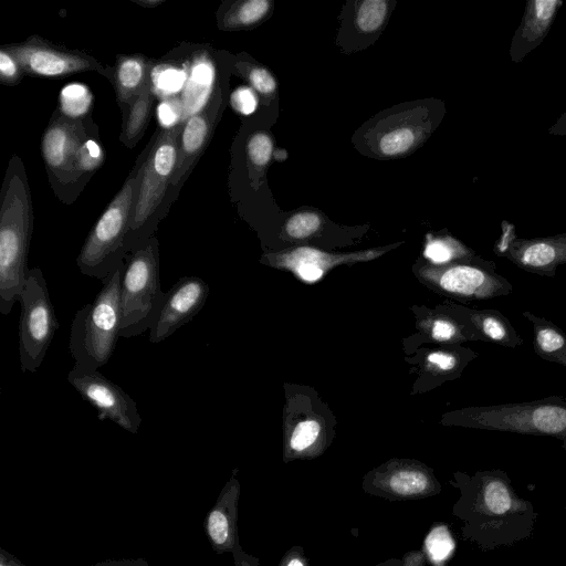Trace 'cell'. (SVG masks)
Listing matches in <instances>:
<instances>
[{"label": "cell", "instance_id": "ab89813d", "mask_svg": "<svg viewBox=\"0 0 566 566\" xmlns=\"http://www.w3.org/2000/svg\"><path fill=\"white\" fill-rule=\"evenodd\" d=\"M0 566H25L14 555L0 548Z\"/></svg>", "mask_w": 566, "mask_h": 566}, {"label": "cell", "instance_id": "d4e9b609", "mask_svg": "<svg viewBox=\"0 0 566 566\" xmlns=\"http://www.w3.org/2000/svg\"><path fill=\"white\" fill-rule=\"evenodd\" d=\"M423 255L432 263L443 265L474 253L452 238L428 237Z\"/></svg>", "mask_w": 566, "mask_h": 566}, {"label": "cell", "instance_id": "f35d334b", "mask_svg": "<svg viewBox=\"0 0 566 566\" xmlns=\"http://www.w3.org/2000/svg\"><path fill=\"white\" fill-rule=\"evenodd\" d=\"M91 566H150V565L143 558H136V559L122 558V559H107V560L98 562Z\"/></svg>", "mask_w": 566, "mask_h": 566}, {"label": "cell", "instance_id": "83f0119b", "mask_svg": "<svg viewBox=\"0 0 566 566\" xmlns=\"http://www.w3.org/2000/svg\"><path fill=\"white\" fill-rule=\"evenodd\" d=\"M394 492L400 495H412L424 491L428 478L424 473L415 470H403L395 473L389 481Z\"/></svg>", "mask_w": 566, "mask_h": 566}, {"label": "cell", "instance_id": "277c9868", "mask_svg": "<svg viewBox=\"0 0 566 566\" xmlns=\"http://www.w3.org/2000/svg\"><path fill=\"white\" fill-rule=\"evenodd\" d=\"M158 241L150 238L132 252L120 279L119 337L130 338L149 331L163 304Z\"/></svg>", "mask_w": 566, "mask_h": 566}, {"label": "cell", "instance_id": "52a82bcc", "mask_svg": "<svg viewBox=\"0 0 566 566\" xmlns=\"http://www.w3.org/2000/svg\"><path fill=\"white\" fill-rule=\"evenodd\" d=\"M18 327L19 358L22 373H35L44 360L59 322L48 285L39 268L31 269L21 291Z\"/></svg>", "mask_w": 566, "mask_h": 566}, {"label": "cell", "instance_id": "9a60e30c", "mask_svg": "<svg viewBox=\"0 0 566 566\" xmlns=\"http://www.w3.org/2000/svg\"><path fill=\"white\" fill-rule=\"evenodd\" d=\"M562 4L560 0L527 1L522 21L511 42L510 55L513 62H521L543 42Z\"/></svg>", "mask_w": 566, "mask_h": 566}, {"label": "cell", "instance_id": "8d00e7d4", "mask_svg": "<svg viewBox=\"0 0 566 566\" xmlns=\"http://www.w3.org/2000/svg\"><path fill=\"white\" fill-rule=\"evenodd\" d=\"M20 66L14 57L4 49L0 51V75L8 84L19 81Z\"/></svg>", "mask_w": 566, "mask_h": 566}, {"label": "cell", "instance_id": "8992f818", "mask_svg": "<svg viewBox=\"0 0 566 566\" xmlns=\"http://www.w3.org/2000/svg\"><path fill=\"white\" fill-rule=\"evenodd\" d=\"M184 123L166 129L155 142L142 169L140 185L125 238V251L145 244L144 227L161 202L176 169Z\"/></svg>", "mask_w": 566, "mask_h": 566}, {"label": "cell", "instance_id": "d590c367", "mask_svg": "<svg viewBox=\"0 0 566 566\" xmlns=\"http://www.w3.org/2000/svg\"><path fill=\"white\" fill-rule=\"evenodd\" d=\"M231 104L239 113L250 115L255 111L258 99L251 88L242 86L232 93Z\"/></svg>", "mask_w": 566, "mask_h": 566}, {"label": "cell", "instance_id": "ba28073f", "mask_svg": "<svg viewBox=\"0 0 566 566\" xmlns=\"http://www.w3.org/2000/svg\"><path fill=\"white\" fill-rule=\"evenodd\" d=\"M493 261L472 255L426 270L424 276L443 293L463 301L490 300L512 293V283Z\"/></svg>", "mask_w": 566, "mask_h": 566}, {"label": "cell", "instance_id": "7bdbcfd3", "mask_svg": "<svg viewBox=\"0 0 566 566\" xmlns=\"http://www.w3.org/2000/svg\"><path fill=\"white\" fill-rule=\"evenodd\" d=\"M287 566H304V565L302 564V562L300 559L293 558V559L290 560Z\"/></svg>", "mask_w": 566, "mask_h": 566}, {"label": "cell", "instance_id": "ac0fdd59", "mask_svg": "<svg viewBox=\"0 0 566 566\" xmlns=\"http://www.w3.org/2000/svg\"><path fill=\"white\" fill-rule=\"evenodd\" d=\"M476 340L490 342L507 348L523 345L524 340L509 318L497 310H468Z\"/></svg>", "mask_w": 566, "mask_h": 566}, {"label": "cell", "instance_id": "7c38bea8", "mask_svg": "<svg viewBox=\"0 0 566 566\" xmlns=\"http://www.w3.org/2000/svg\"><path fill=\"white\" fill-rule=\"evenodd\" d=\"M4 49L22 71L31 74L60 76L87 70L102 71V66L93 57L55 48L38 36Z\"/></svg>", "mask_w": 566, "mask_h": 566}, {"label": "cell", "instance_id": "d6986e66", "mask_svg": "<svg viewBox=\"0 0 566 566\" xmlns=\"http://www.w3.org/2000/svg\"><path fill=\"white\" fill-rule=\"evenodd\" d=\"M522 315L532 324L535 354L566 368V333L553 322L532 312L524 311Z\"/></svg>", "mask_w": 566, "mask_h": 566}, {"label": "cell", "instance_id": "4fadbf2b", "mask_svg": "<svg viewBox=\"0 0 566 566\" xmlns=\"http://www.w3.org/2000/svg\"><path fill=\"white\" fill-rule=\"evenodd\" d=\"M384 252V250H368L349 254H332L315 248L298 247L281 253L269 254L266 259L274 266L290 270L303 282L314 283L335 265L368 261Z\"/></svg>", "mask_w": 566, "mask_h": 566}, {"label": "cell", "instance_id": "ffe728a7", "mask_svg": "<svg viewBox=\"0 0 566 566\" xmlns=\"http://www.w3.org/2000/svg\"><path fill=\"white\" fill-rule=\"evenodd\" d=\"M150 77L147 63L139 56H123L115 71V86L120 103L133 104Z\"/></svg>", "mask_w": 566, "mask_h": 566}, {"label": "cell", "instance_id": "f1b7e54d", "mask_svg": "<svg viewBox=\"0 0 566 566\" xmlns=\"http://www.w3.org/2000/svg\"><path fill=\"white\" fill-rule=\"evenodd\" d=\"M387 14V2L382 0H366L357 11V24L365 32L376 31Z\"/></svg>", "mask_w": 566, "mask_h": 566}, {"label": "cell", "instance_id": "7a4b0ae2", "mask_svg": "<svg viewBox=\"0 0 566 566\" xmlns=\"http://www.w3.org/2000/svg\"><path fill=\"white\" fill-rule=\"evenodd\" d=\"M32 210L23 178L13 175L6 186L0 210V312L10 314L29 276Z\"/></svg>", "mask_w": 566, "mask_h": 566}, {"label": "cell", "instance_id": "836d02e7", "mask_svg": "<svg viewBox=\"0 0 566 566\" xmlns=\"http://www.w3.org/2000/svg\"><path fill=\"white\" fill-rule=\"evenodd\" d=\"M184 108L180 97L171 96L161 102L157 106V118L159 124L170 129L182 123Z\"/></svg>", "mask_w": 566, "mask_h": 566}, {"label": "cell", "instance_id": "1f68e13d", "mask_svg": "<svg viewBox=\"0 0 566 566\" xmlns=\"http://www.w3.org/2000/svg\"><path fill=\"white\" fill-rule=\"evenodd\" d=\"M103 158L104 154L99 144L92 138H86L77 154L75 163L76 177L83 172L96 169L102 164Z\"/></svg>", "mask_w": 566, "mask_h": 566}, {"label": "cell", "instance_id": "44dd1931", "mask_svg": "<svg viewBox=\"0 0 566 566\" xmlns=\"http://www.w3.org/2000/svg\"><path fill=\"white\" fill-rule=\"evenodd\" d=\"M230 486H226L205 520L206 535L212 548L218 553L227 551L232 542V521L228 509L233 494L230 492Z\"/></svg>", "mask_w": 566, "mask_h": 566}, {"label": "cell", "instance_id": "9c48e42d", "mask_svg": "<svg viewBox=\"0 0 566 566\" xmlns=\"http://www.w3.org/2000/svg\"><path fill=\"white\" fill-rule=\"evenodd\" d=\"M67 381L96 409L98 420H109L134 434L139 431L143 420L136 401L99 370H82L73 366Z\"/></svg>", "mask_w": 566, "mask_h": 566}, {"label": "cell", "instance_id": "4dcf8cb0", "mask_svg": "<svg viewBox=\"0 0 566 566\" xmlns=\"http://www.w3.org/2000/svg\"><path fill=\"white\" fill-rule=\"evenodd\" d=\"M321 226V218L315 212H300L292 216L286 224V233L294 239H304L315 233Z\"/></svg>", "mask_w": 566, "mask_h": 566}, {"label": "cell", "instance_id": "6da1fadb", "mask_svg": "<svg viewBox=\"0 0 566 566\" xmlns=\"http://www.w3.org/2000/svg\"><path fill=\"white\" fill-rule=\"evenodd\" d=\"M124 264L102 281L99 292L75 313L72 321L69 349L74 366L82 370H98L108 363L116 348Z\"/></svg>", "mask_w": 566, "mask_h": 566}, {"label": "cell", "instance_id": "30bf717a", "mask_svg": "<svg viewBox=\"0 0 566 566\" xmlns=\"http://www.w3.org/2000/svg\"><path fill=\"white\" fill-rule=\"evenodd\" d=\"M502 235L494 245V253L506 258L521 270L554 277L558 265L566 264V233L545 238L522 239L514 226L502 223Z\"/></svg>", "mask_w": 566, "mask_h": 566}, {"label": "cell", "instance_id": "d6a6232c", "mask_svg": "<svg viewBox=\"0 0 566 566\" xmlns=\"http://www.w3.org/2000/svg\"><path fill=\"white\" fill-rule=\"evenodd\" d=\"M321 424L314 419L298 422L290 439V446L295 451H303L311 447L318 438Z\"/></svg>", "mask_w": 566, "mask_h": 566}, {"label": "cell", "instance_id": "5b68a950", "mask_svg": "<svg viewBox=\"0 0 566 566\" xmlns=\"http://www.w3.org/2000/svg\"><path fill=\"white\" fill-rule=\"evenodd\" d=\"M137 189V178H128L87 235L76 259L84 275L103 281L124 263L125 238Z\"/></svg>", "mask_w": 566, "mask_h": 566}, {"label": "cell", "instance_id": "5bb4252c", "mask_svg": "<svg viewBox=\"0 0 566 566\" xmlns=\"http://www.w3.org/2000/svg\"><path fill=\"white\" fill-rule=\"evenodd\" d=\"M85 139L80 120L64 115L55 117L42 138V154L48 167L60 177H76L75 163Z\"/></svg>", "mask_w": 566, "mask_h": 566}, {"label": "cell", "instance_id": "603a6c76", "mask_svg": "<svg viewBox=\"0 0 566 566\" xmlns=\"http://www.w3.org/2000/svg\"><path fill=\"white\" fill-rule=\"evenodd\" d=\"M188 77V71L172 65H157L150 71V82L154 94L161 99L176 96L182 92Z\"/></svg>", "mask_w": 566, "mask_h": 566}, {"label": "cell", "instance_id": "e575fe53", "mask_svg": "<svg viewBox=\"0 0 566 566\" xmlns=\"http://www.w3.org/2000/svg\"><path fill=\"white\" fill-rule=\"evenodd\" d=\"M272 154V140L264 133L254 134L248 143V155L250 160L259 167L265 166Z\"/></svg>", "mask_w": 566, "mask_h": 566}, {"label": "cell", "instance_id": "484cf974", "mask_svg": "<svg viewBox=\"0 0 566 566\" xmlns=\"http://www.w3.org/2000/svg\"><path fill=\"white\" fill-rule=\"evenodd\" d=\"M415 142V130L410 127L401 126L387 132L380 138L379 148L387 156H396L410 149Z\"/></svg>", "mask_w": 566, "mask_h": 566}, {"label": "cell", "instance_id": "60d3db41", "mask_svg": "<svg viewBox=\"0 0 566 566\" xmlns=\"http://www.w3.org/2000/svg\"><path fill=\"white\" fill-rule=\"evenodd\" d=\"M552 135L566 136V113H564L557 122L548 129Z\"/></svg>", "mask_w": 566, "mask_h": 566}, {"label": "cell", "instance_id": "cb8c5ba5", "mask_svg": "<svg viewBox=\"0 0 566 566\" xmlns=\"http://www.w3.org/2000/svg\"><path fill=\"white\" fill-rule=\"evenodd\" d=\"M92 99V93L86 85L67 84L60 92V111L67 118L78 119L90 111Z\"/></svg>", "mask_w": 566, "mask_h": 566}, {"label": "cell", "instance_id": "7402d4cb", "mask_svg": "<svg viewBox=\"0 0 566 566\" xmlns=\"http://www.w3.org/2000/svg\"><path fill=\"white\" fill-rule=\"evenodd\" d=\"M154 92L150 77L138 97L132 104L128 117L125 120L123 130L124 143L132 147L143 134L149 118Z\"/></svg>", "mask_w": 566, "mask_h": 566}, {"label": "cell", "instance_id": "b9f144b4", "mask_svg": "<svg viewBox=\"0 0 566 566\" xmlns=\"http://www.w3.org/2000/svg\"><path fill=\"white\" fill-rule=\"evenodd\" d=\"M139 4H143V6H146V7H155L159 3H161L163 1H158V0H150V1H135Z\"/></svg>", "mask_w": 566, "mask_h": 566}, {"label": "cell", "instance_id": "e0dca14e", "mask_svg": "<svg viewBox=\"0 0 566 566\" xmlns=\"http://www.w3.org/2000/svg\"><path fill=\"white\" fill-rule=\"evenodd\" d=\"M184 124L177 165L170 180L171 186H177L180 179L190 169L195 160L202 153L210 134L211 122L208 116V111L189 117Z\"/></svg>", "mask_w": 566, "mask_h": 566}, {"label": "cell", "instance_id": "2e32d148", "mask_svg": "<svg viewBox=\"0 0 566 566\" xmlns=\"http://www.w3.org/2000/svg\"><path fill=\"white\" fill-rule=\"evenodd\" d=\"M216 70L206 53L193 57L188 69V77L181 92L184 108L182 123L202 112L212 93Z\"/></svg>", "mask_w": 566, "mask_h": 566}, {"label": "cell", "instance_id": "74e56055", "mask_svg": "<svg viewBox=\"0 0 566 566\" xmlns=\"http://www.w3.org/2000/svg\"><path fill=\"white\" fill-rule=\"evenodd\" d=\"M249 80L252 86L263 94H270L275 90V81L273 76L261 67H255L249 73Z\"/></svg>", "mask_w": 566, "mask_h": 566}, {"label": "cell", "instance_id": "3957f363", "mask_svg": "<svg viewBox=\"0 0 566 566\" xmlns=\"http://www.w3.org/2000/svg\"><path fill=\"white\" fill-rule=\"evenodd\" d=\"M452 422L484 430L545 436L566 449V397L471 407L452 415Z\"/></svg>", "mask_w": 566, "mask_h": 566}, {"label": "cell", "instance_id": "8fae6325", "mask_svg": "<svg viewBox=\"0 0 566 566\" xmlns=\"http://www.w3.org/2000/svg\"><path fill=\"white\" fill-rule=\"evenodd\" d=\"M209 285L198 276H182L166 292L149 328V340L158 344L190 322L203 307Z\"/></svg>", "mask_w": 566, "mask_h": 566}, {"label": "cell", "instance_id": "f546056e", "mask_svg": "<svg viewBox=\"0 0 566 566\" xmlns=\"http://www.w3.org/2000/svg\"><path fill=\"white\" fill-rule=\"evenodd\" d=\"M426 547L431 559L442 562L447 559L454 549V542L444 526L433 528L426 539Z\"/></svg>", "mask_w": 566, "mask_h": 566}, {"label": "cell", "instance_id": "4316f807", "mask_svg": "<svg viewBox=\"0 0 566 566\" xmlns=\"http://www.w3.org/2000/svg\"><path fill=\"white\" fill-rule=\"evenodd\" d=\"M270 2L266 0H249L240 3L226 18L229 25H250L261 20L268 12Z\"/></svg>", "mask_w": 566, "mask_h": 566}]
</instances>
